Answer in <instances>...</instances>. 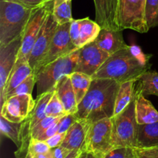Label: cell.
<instances>
[{"label": "cell", "mask_w": 158, "mask_h": 158, "mask_svg": "<svg viewBox=\"0 0 158 158\" xmlns=\"http://www.w3.org/2000/svg\"><path fill=\"white\" fill-rule=\"evenodd\" d=\"M135 158H158V145L147 148H134Z\"/></svg>", "instance_id": "cell-34"}, {"label": "cell", "mask_w": 158, "mask_h": 158, "mask_svg": "<svg viewBox=\"0 0 158 158\" xmlns=\"http://www.w3.org/2000/svg\"><path fill=\"white\" fill-rule=\"evenodd\" d=\"M51 148L46 143V141H42V140H37V139L32 138L29 148H28L26 158H32L38 154L49 152Z\"/></svg>", "instance_id": "cell-31"}, {"label": "cell", "mask_w": 158, "mask_h": 158, "mask_svg": "<svg viewBox=\"0 0 158 158\" xmlns=\"http://www.w3.org/2000/svg\"><path fill=\"white\" fill-rule=\"evenodd\" d=\"M34 105L32 94L13 96L5 100L0 114L10 121L22 123L31 114Z\"/></svg>", "instance_id": "cell-12"}, {"label": "cell", "mask_w": 158, "mask_h": 158, "mask_svg": "<svg viewBox=\"0 0 158 158\" xmlns=\"http://www.w3.org/2000/svg\"><path fill=\"white\" fill-rule=\"evenodd\" d=\"M112 119L106 118L89 125L83 151L101 158L112 149Z\"/></svg>", "instance_id": "cell-6"}, {"label": "cell", "mask_w": 158, "mask_h": 158, "mask_svg": "<svg viewBox=\"0 0 158 158\" xmlns=\"http://www.w3.org/2000/svg\"><path fill=\"white\" fill-rule=\"evenodd\" d=\"M52 10L47 15V18L42 26L41 30L35 40L28 60L29 66L33 71L37 64L41 61L42 59L47 52L51 42L59 26V23L55 19Z\"/></svg>", "instance_id": "cell-10"}, {"label": "cell", "mask_w": 158, "mask_h": 158, "mask_svg": "<svg viewBox=\"0 0 158 158\" xmlns=\"http://www.w3.org/2000/svg\"><path fill=\"white\" fill-rule=\"evenodd\" d=\"M54 0H50L46 4L35 8L31 15L23 35L22 45L19 52L18 60H29L31 51L35 43L41 28L47 15L53 9Z\"/></svg>", "instance_id": "cell-8"}, {"label": "cell", "mask_w": 158, "mask_h": 158, "mask_svg": "<svg viewBox=\"0 0 158 158\" xmlns=\"http://www.w3.org/2000/svg\"><path fill=\"white\" fill-rule=\"evenodd\" d=\"M135 114L137 124H148L158 122V111L144 95L136 89Z\"/></svg>", "instance_id": "cell-20"}, {"label": "cell", "mask_w": 158, "mask_h": 158, "mask_svg": "<svg viewBox=\"0 0 158 158\" xmlns=\"http://www.w3.org/2000/svg\"><path fill=\"white\" fill-rule=\"evenodd\" d=\"M137 80H130L120 83L116 98L114 116L121 113L134 98L136 94Z\"/></svg>", "instance_id": "cell-22"}, {"label": "cell", "mask_w": 158, "mask_h": 158, "mask_svg": "<svg viewBox=\"0 0 158 158\" xmlns=\"http://www.w3.org/2000/svg\"><path fill=\"white\" fill-rule=\"evenodd\" d=\"M60 118H61V117H53L46 116V117H45L44 119H43L36 126H35L32 130H31V137L34 139H36L37 137H40L46 129H48L51 125L58 122L59 120H60Z\"/></svg>", "instance_id": "cell-32"}, {"label": "cell", "mask_w": 158, "mask_h": 158, "mask_svg": "<svg viewBox=\"0 0 158 158\" xmlns=\"http://www.w3.org/2000/svg\"><path fill=\"white\" fill-rule=\"evenodd\" d=\"M120 83L111 79H93L90 86L75 114L87 126L114 116L116 98Z\"/></svg>", "instance_id": "cell-1"}, {"label": "cell", "mask_w": 158, "mask_h": 158, "mask_svg": "<svg viewBox=\"0 0 158 158\" xmlns=\"http://www.w3.org/2000/svg\"><path fill=\"white\" fill-rule=\"evenodd\" d=\"M101 29L97 22L93 21L88 17L81 19H73L69 29L71 41L77 49H81L94 42Z\"/></svg>", "instance_id": "cell-13"}, {"label": "cell", "mask_w": 158, "mask_h": 158, "mask_svg": "<svg viewBox=\"0 0 158 158\" xmlns=\"http://www.w3.org/2000/svg\"><path fill=\"white\" fill-rule=\"evenodd\" d=\"M22 123L12 122L0 114V131L2 135L10 139L18 148L20 144Z\"/></svg>", "instance_id": "cell-26"}, {"label": "cell", "mask_w": 158, "mask_h": 158, "mask_svg": "<svg viewBox=\"0 0 158 158\" xmlns=\"http://www.w3.org/2000/svg\"><path fill=\"white\" fill-rule=\"evenodd\" d=\"M33 73V70L29 66V63L27 60H21L17 59V61L8 78L7 82L5 85L4 90H3L2 97L0 99V104L1 106L4 103V97L9 92L15 89L21 83H23L29 76Z\"/></svg>", "instance_id": "cell-18"}, {"label": "cell", "mask_w": 158, "mask_h": 158, "mask_svg": "<svg viewBox=\"0 0 158 158\" xmlns=\"http://www.w3.org/2000/svg\"><path fill=\"white\" fill-rule=\"evenodd\" d=\"M136 89L143 95L158 97V73L148 70L137 81Z\"/></svg>", "instance_id": "cell-24"}, {"label": "cell", "mask_w": 158, "mask_h": 158, "mask_svg": "<svg viewBox=\"0 0 158 158\" xmlns=\"http://www.w3.org/2000/svg\"><path fill=\"white\" fill-rule=\"evenodd\" d=\"M88 127L84 122L77 120L66 131L64 140L60 146L69 151L83 150Z\"/></svg>", "instance_id": "cell-19"}, {"label": "cell", "mask_w": 158, "mask_h": 158, "mask_svg": "<svg viewBox=\"0 0 158 158\" xmlns=\"http://www.w3.org/2000/svg\"><path fill=\"white\" fill-rule=\"evenodd\" d=\"M78 119L76 117L75 114H66L64 117H62L59 121V131L60 134L66 133V131L70 128V127L75 123Z\"/></svg>", "instance_id": "cell-35"}, {"label": "cell", "mask_w": 158, "mask_h": 158, "mask_svg": "<svg viewBox=\"0 0 158 158\" xmlns=\"http://www.w3.org/2000/svg\"><path fill=\"white\" fill-rule=\"evenodd\" d=\"M65 136H66V133H63V134L57 133L56 134L51 137L48 140H46V143L49 145V147L50 148H56V147L60 146L62 144V143H63V140L65 138Z\"/></svg>", "instance_id": "cell-39"}, {"label": "cell", "mask_w": 158, "mask_h": 158, "mask_svg": "<svg viewBox=\"0 0 158 158\" xmlns=\"http://www.w3.org/2000/svg\"><path fill=\"white\" fill-rule=\"evenodd\" d=\"M70 23L71 22L63 25H59L47 52L35 66L33 71L34 73L42 67L52 63L60 57L70 53L76 49H78L71 41L69 35Z\"/></svg>", "instance_id": "cell-9"}, {"label": "cell", "mask_w": 158, "mask_h": 158, "mask_svg": "<svg viewBox=\"0 0 158 158\" xmlns=\"http://www.w3.org/2000/svg\"><path fill=\"white\" fill-rule=\"evenodd\" d=\"M71 2L72 1L54 0L52 13L59 25L70 23L73 19L72 17Z\"/></svg>", "instance_id": "cell-27"}, {"label": "cell", "mask_w": 158, "mask_h": 158, "mask_svg": "<svg viewBox=\"0 0 158 158\" xmlns=\"http://www.w3.org/2000/svg\"><path fill=\"white\" fill-rule=\"evenodd\" d=\"M60 121V120H59ZM59 121L56 123H53L52 125H51L48 129H46L40 137H37V140H42V141H46V140H48L49 138H50L51 137L54 136L55 134H56L59 131Z\"/></svg>", "instance_id": "cell-37"}, {"label": "cell", "mask_w": 158, "mask_h": 158, "mask_svg": "<svg viewBox=\"0 0 158 158\" xmlns=\"http://www.w3.org/2000/svg\"><path fill=\"white\" fill-rule=\"evenodd\" d=\"M71 82L77 97V103H80L87 93L93 78L90 76L80 72H73L70 74Z\"/></svg>", "instance_id": "cell-25"}, {"label": "cell", "mask_w": 158, "mask_h": 158, "mask_svg": "<svg viewBox=\"0 0 158 158\" xmlns=\"http://www.w3.org/2000/svg\"><path fill=\"white\" fill-rule=\"evenodd\" d=\"M23 35L7 45L0 46V99L2 97L5 85L18 59Z\"/></svg>", "instance_id": "cell-14"}, {"label": "cell", "mask_w": 158, "mask_h": 158, "mask_svg": "<svg viewBox=\"0 0 158 158\" xmlns=\"http://www.w3.org/2000/svg\"><path fill=\"white\" fill-rule=\"evenodd\" d=\"M54 93H55V89L49 91V92H46L40 96H36L34 107L29 116V119H30L31 130L46 117V107H47L48 103L52 98Z\"/></svg>", "instance_id": "cell-23"}, {"label": "cell", "mask_w": 158, "mask_h": 158, "mask_svg": "<svg viewBox=\"0 0 158 158\" xmlns=\"http://www.w3.org/2000/svg\"><path fill=\"white\" fill-rule=\"evenodd\" d=\"M95 21L101 28L121 30L118 23V0H94Z\"/></svg>", "instance_id": "cell-15"}, {"label": "cell", "mask_w": 158, "mask_h": 158, "mask_svg": "<svg viewBox=\"0 0 158 158\" xmlns=\"http://www.w3.org/2000/svg\"><path fill=\"white\" fill-rule=\"evenodd\" d=\"M145 19L149 29L158 26V0H146Z\"/></svg>", "instance_id": "cell-29"}, {"label": "cell", "mask_w": 158, "mask_h": 158, "mask_svg": "<svg viewBox=\"0 0 158 158\" xmlns=\"http://www.w3.org/2000/svg\"><path fill=\"white\" fill-rule=\"evenodd\" d=\"M158 145V122L137 124V147L147 148Z\"/></svg>", "instance_id": "cell-21"}, {"label": "cell", "mask_w": 158, "mask_h": 158, "mask_svg": "<svg viewBox=\"0 0 158 158\" xmlns=\"http://www.w3.org/2000/svg\"><path fill=\"white\" fill-rule=\"evenodd\" d=\"M136 94L131 103L112 117V148L137 147V123L135 114Z\"/></svg>", "instance_id": "cell-5"}, {"label": "cell", "mask_w": 158, "mask_h": 158, "mask_svg": "<svg viewBox=\"0 0 158 158\" xmlns=\"http://www.w3.org/2000/svg\"><path fill=\"white\" fill-rule=\"evenodd\" d=\"M46 113V116L53 117H62L67 114L63 103L56 94V91L48 103Z\"/></svg>", "instance_id": "cell-30"}, {"label": "cell", "mask_w": 158, "mask_h": 158, "mask_svg": "<svg viewBox=\"0 0 158 158\" xmlns=\"http://www.w3.org/2000/svg\"><path fill=\"white\" fill-rule=\"evenodd\" d=\"M32 158H53L52 157V151H50L47 153H45V154H38V155L35 156Z\"/></svg>", "instance_id": "cell-42"}, {"label": "cell", "mask_w": 158, "mask_h": 158, "mask_svg": "<svg viewBox=\"0 0 158 158\" xmlns=\"http://www.w3.org/2000/svg\"><path fill=\"white\" fill-rule=\"evenodd\" d=\"M55 91L63 103L66 114H76L78 109V103L71 82L70 75L63 76L57 82Z\"/></svg>", "instance_id": "cell-17"}, {"label": "cell", "mask_w": 158, "mask_h": 158, "mask_svg": "<svg viewBox=\"0 0 158 158\" xmlns=\"http://www.w3.org/2000/svg\"><path fill=\"white\" fill-rule=\"evenodd\" d=\"M99 48L109 55L115 53L120 49L128 47L123 36V30H115L102 28L94 40Z\"/></svg>", "instance_id": "cell-16"}, {"label": "cell", "mask_w": 158, "mask_h": 158, "mask_svg": "<svg viewBox=\"0 0 158 158\" xmlns=\"http://www.w3.org/2000/svg\"><path fill=\"white\" fill-rule=\"evenodd\" d=\"M77 158H97L95 155H94L93 154H90V153H88L86 151H83L80 154V155L78 156Z\"/></svg>", "instance_id": "cell-41"}, {"label": "cell", "mask_w": 158, "mask_h": 158, "mask_svg": "<svg viewBox=\"0 0 158 158\" xmlns=\"http://www.w3.org/2000/svg\"><path fill=\"white\" fill-rule=\"evenodd\" d=\"M35 85V74L33 73L30 76H29L23 83H20L17 87H15L11 92L6 94L4 97V102L8 98H9L11 97H13V96L23 95V94H32V89H33V87Z\"/></svg>", "instance_id": "cell-28"}, {"label": "cell", "mask_w": 158, "mask_h": 158, "mask_svg": "<svg viewBox=\"0 0 158 158\" xmlns=\"http://www.w3.org/2000/svg\"><path fill=\"white\" fill-rule=\"evenodd\" d=\"M80 49L63 56L39 69L35 74L36 96L54 90L57 82L65 75L75 71Z\"/></svg>", "instance_id": "cell-4"}, {"label": "cell", "mask_w": 158, "mask_h": 158, "mask_svg": "<svg viewBox=\"0 0 158 158\" xmlns=\"http://www.w3.org/2000/svg\"><path fill=\"white\" fill-rule=\"evenodd\" d=\"M110 56L99 48L95 42H92L80 49L78 61L74 72L93 77Z\"/></svg>", "instance_id": "cell-11"}, {"label": "cell", "mask_w": 158, "mask_h": 158, "mask_svg": "<svg viewBox=\"0 0 158 158\" xmlns=\"http://www.w3.org/2000/svg\"><path fill=\"white\" fill-rule=\"evenodd\" d=\"M83 151V150H80V151H72L69 154V155L65 158H77L80 155V153Z\"/></svg>", "instance_id": "cell-43"}, {"label": "cell", "mask_w": 158, "mask_h": 158, "mask_svg": "<svg viewBox=\"0 0 158 158\" xmlns=\"http://www.w3.org/2000/svg\"><path fill=\"white\" fill-rule=\"evenodd\" d=\"M6 1L14 2L19 3L20 5L26 6V7L29 8H38L40 6H43V5L46 4L50 0H6Z\"/></svg>", "instance_id": "cell-38"}, {"label": "cell", "mask_w": 158, "mask_h": 158, "mask_svg": "<svg viewBox=\"0 0 158 158\" xmlns=\"http://www.w3.org/2000/svg\"><path fill=\"white\" fill-rule=\"evenodd\" d=\"M35 9L14 2L0 0V46L23 35Z\"/></svg>", "instance_id": "cell-3"}, {"label": "cell", "mask_w": 158, "mask_h": 158, "mask_svg": "<svg viewBox=\"0 0 158 158\" xmlns=\"http://www.w3.org/2000/svg\"><path fill=\"white\" fill-rule=\"evenodd\" d=\"M130 50H131V53L140 62L144 64H150L149 63V59L151 56H148L142 51L141 48L140 46H137V45H132L130 46Z\"/></svg>", "instance_id": "cell-36"}, {"label": "cell", "mask_w": 158, "mask_h": 158, "mask_svg": "<svg viewBox=\"0 0 158 158\" xmlns=\"http://www.w3.org/2000/svg\"><path fill=\"white\" fill-rule=\"evenodd\" d=\"M150 64L139 61L130 50V46L112 54L92 77L93 79H111L120 83L130 80H138Z\"/></svg>", "instance_id": "cell-2"}, {"label": "cell", "mask_w": 158, "mask_h": 158, "mask_svg": "<svg viewBox=\"0 0 158 158\" xmlns=\"http://www.w3.org/2000/svg\"><path fill=\"white\" fill-rule=\"evenodd\" d=\"M66 1H72V0H66Z\"/></svg>", "instance_id": "cell-44"}, {"label": "cell", "mask_w": 158, "mask_h": 158, "mask_svg": "<svg viewBox=\"0 0 158 158\" xmlns=\"http://www.w3.org/2000/svg\"><path fill=\"white\" fill-rule=\"evenodd\" d=\"M146 0H118L120 29H132L140 33L149 31L145 19Z\"/></svg>", "instance_id": "cell-7"}, {"label": "cell", "mask_w": 158, "mask_h": 158, "mask_svg": "<svg viewBox=\"0 0 158 158\" xmlns=\"http://www.w3.org/2000/svg\"><path fill=\"white\" fill-rule=\"evenodd\" d=\"M51 151H52L53 158H65L69 155V154L72 151H69L62 146H59L56 148H51Z\"/></svg>", "instance_id": "cell-40"}, {"label": "cell", "mask_w": 158, "mask_h": 158, "mask_svg": "<svg viewBox=\"0 0 158 158\" xmlns=\"http://www.w3.org/2000/svg\"><path fill=\"white\" fill-rule=\"evenodd\" d=\"M101 158H135L134 148L129 147H120L112 148Z\"/></svg>", "instance_id": "cell-33"}]
</instances>
